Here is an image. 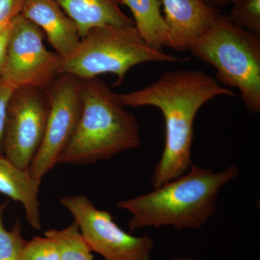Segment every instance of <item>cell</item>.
<instances>
[{
	"label": "cell",
	"mask_w": 260,
	"mask_h": 260,
	"mask_svg": "<svg viewBox=\"0 0 260 260\" xmlns=\"http://www.w3.org/2000/svg\"><path fill=\"white\" fill-rule=\"evenodd\" d=\"M21 260H60V256L53 239L37 237L25 243Z\"/></svg>",
	"instance_id": "cell-18"
},
{
	"label": "cell",
	"mask_w": 260,
	"mask_h": 260,
	"mask_svg": "<svg viewBox=\"0 0 260 260\" xmlns=\"http://www.w3.org/2000/svg\"><path fill=\"white\" fill-rule=\"evenodd\" d=\"M81 99L79 122L58 164H94L140 146L136 117L107 83L81 80Z\"/></svg>",
	"instance_id": "cell-3"
},
{
	"label": "cell",
	"mask_w": 260,
	"mask_h": 260,
	"mask_svg": "<svg viewBox=\"0 0 260 260\" xmlns=\"http://www.w3.org/2000/svg\"><path fill=\"white\" fill-rule=\"evenodd\" d=\"M239 174L235 165L215 173L192 164L177 179L147 194L119 202L116 207L132 214L128 223L132 231L162 226L199 229L217 213L221 188Z\"/></svg>",
	"instance_id": "cell-2"
},
{
	"label": "cell",
	"mask_w": 260,
	"mask_h": 260,
	"mask_svg": "<svg viewBox=\"0 0 260 260\" xmlns=\"http://www.w3.org/2000/svg\"><path fill=\"white\" fill-rule=\"evenodd\" d=\"M167 260H198V259H194V258H192V257H175V258H172V259H167Z\"/></svg>",
	"instance_id": "cell-23"
},
{
	"label": "cell",
	"mask_w": 260,
	"mask_h": 260,
	"mask_svg": "<svg viewBox=\"0 0 260 260\" xmlns=\"http://www.w3.org/2000/svg\"><path fill=\"white\" fill-rule=\"evenodd\" d=\"M12 20L0 26V70L3 68L7 51H8V44H9L10 34L12 31Z\"/></svg>",
	"instance_id": "cell-21"
},
{
	"label": "cell",
	"mask_w": 260,
	"mask_h": 260,
	"mask_svg": "<svg viewBox=\"0 0 260 260\" xmlns=\"http://www.w3.org/2000/svg\"><path fill=\"white\" fill-rule=\"evenodd\" d=\"M183 59L152 49L140 37L135 25H104L93 28L82 38L79 47L62 59L59 75H73L80 80L93 79L110 73L116 85L136 65L150 61L175 63Z\"/></svg>",
	"instance_id": "cell-5"
},
{
	"label": "cell",
	"mask_w": 260,
	"mask_h": 260,
	"mask_svg": "<svg viewBox=\"0 0 260 260\" xmlns=\"http://www.w3.org/2000/svg\"><path fill=\"white\" fill-rule=\"evenodd\" d=\"M230 21L260 37V0H235L232 3Z\"/></svg>",
	"instance_id": "cell-17"
},
{
	"label": "cell",
	"mask_w": 260,
	"mask_h": 260,
	"mask_svg": "<svg viewBox=\"0 0 260 260\" xmlns=\"http://www.w3.org/2000/svg\"><path fill=\"white\" fill-rule=\"evenodd\" d=\"M44 32L19 14L12 20L8 51L0 78L13 90L48 88L59 75L62 58L47 50Z\"/></svg>",
	"instance_id": "cell-6"
},
{
	"label": "cell",
	"mask_w": 260,
	"mask_h": 260,
	"mask_svg": "<svg viewBox=\"0 0 260 260\" xmlns=\"http://www.w3.org/2000/svg\"><path fill=\"white\" fill-rule=\"evenodd\" d=\"M24 0H0V26L20 14Z\"/></svg>",
	"instance_id": "cell-20"
},
{
	"label": "cell",
	"mask_w": 260,
	"mask_h": 260,
	"mask_svg": "<svg viewBox=\"0 0 260 260\" xmlns=\"http://www.w3.org/2000/svg\"><path fill=\"white\" fill-rule=\"evenodd\" d=\"M189 51L215 68L224 86L240 91L249 112H260V37L234 25L222 13Z\"/></svg>",
	"instance_id": "cell-4"
},
{
	"label": "cell",
	"mask_w": 260,
	"mask_h": 260,
	"mask_svg": "<svg viewBox=\"0 0 260 260\" xmlns=\"http://www.w3.org/2000/svg\"><path fill=\"white\" fill-rule=\"evenodd\" d=\"M44 236L55 242L60 260H94L91 249L75 221L61 230H48Z\"/></svg>",
	"instance_id": "cell-15"
},
{
	"label": "cell",
	"mask_w": 260,
	"mask_h": 260,
	"mask_svg": "<svg viewBox=\"0 0 260 260\" xmlns=\"http://www.w3.org/2000/svg\"><path fill=\"white\" fill-rule=\"evenodd\" d=\"M20 14L42 30L62 59L73 55L79 47L78 27L56 0H24Z\"/></svg>",
	"instance_id": "cell-11"
},
{
	"label": "cell",
	"mask_w": 260,
	"mask_h": 260,
	"mask_svg": "<svg viewBox=\"0 0 260 260\" xmlns=\"http://www.w3.org/2000/svg\"><path fill=\"white\" fill-rule=\"evenodd\" d=\"M41 181L32 178L28 170L0 155V193L23 205L27 221L35 229L42 228L39 200Z\"/></svg>",
	"instance_id": "cell-13"
},
{
	"label": "cell",
	"mask_w": 260,
	"mask_h": 260,
	"mask_svg": "<svg viewBox=\"0 0 260 260\" xmlns=\"http://www.w3.org/2000/svg\"><path fill=\"white\" fill-rule=\"evenodd\" d=\"M203 2L212 8L221 10L229 4H232L235 0H203Z\"/></svg>",
	"instance_id": "cell-22"
},
{
	"label": "cell",
	"mask_w": 260,
	"mask_h": 260,
	"mask_svg": "<svg viewBox=\"0 0 260 260\" xmlns=\"http://www.w3.org/2000/svg\"><path fill=\"white\" fill-rule=\"evenodd\" d=\"M49 114L42 89L25 88L12 93L5 119L2 150L10 161L28 170L42 145Z\"/></svg>",
	"instance_id": "cell-9"
},
{
	"label": "cell",
	"mask_w": 260,
	"mask_h": 260,
	"mask_svg": "<svg viewBox=\"0 0 260 260\" xmlns=\"http://www.w3.org/2000/svg\"><path fill=\"white\" fill-rule=\"evenodd\" d=\"M60 203L73 215L91 251L104 260H151V237L126 232L115 223L112 214L98 209L85 195L65 197Z\"/></svg>",
	"instance_id": "cell-7"
},
{
	"label": "cell",
	"mask_w": 260,
	"mask_h": 260,
	"mask_svg": "<svg viewBox=\"0 0 260 260\" xmlns=\"http://www.w3.org/2000/svg\"><path fill=\"white\" fill-rule=\"evenodd\" d=\"M161 3L169 28L167 47L179 51H189L223 13L203 0H161Z\"/></svg>",
	"instance_id": "cell-10"
},
{
	"label": "cell",
	"mask_w": 260,
	"mask_h": 260,
	"mask_svg": "<svg viewBox=\"0 0 260 260\" xmlns=\"http://www.w3.org/2000/svg\"><path fill=\"white\" fill-rule=\"evenodd\" d=\"M118 95L125 107H153L164 116V150L150 179L156 189L185 174L192 165L194 123L200 109L215 97L236 93L204 72L179 70L164 73L145 88Z\"/></svg>",
	"instance_id": "cell-1"
},
{
	"label": "cell",
	"mask_w": 260,
	"mask_h": 260,
	"mask_svg": "<svg viewBox=\"0 0 260 260\" xmlns=\"http://www.w3.org/2000/svg\"><path fill=\"white\" fill-rule=\"evenodd\" d=\"M8 202L0 204V260H21L25 241L22 237V226L20 220L12 228L5 229L3 224V213Z\"/></svg>",
	"instance_id": "cell-16"
},
{
	"label": "cell",
	"mask_w": 260,
	"mask_h": 260,
	"mask_svg": "<svg viewBox=\"0 0 260 260\" xmlns=\"http://www.w3.org/2000/svg\"><path fill=\"white\" fill-rule=\"evenodd\" d=\"M48 88L49 114L45 133L28 169L31 177L39 181L58 164L74 135L82 112L81 80L61 74Z\"/></svg>",
	"instance_id": "cell-8"
},
{
	"label": "cell",
	"mask_w": 260,
	"mask_h": 260,
	"mask_svg": "<svg viewBox=\"0 0 260 260\" xmlns=\"http://www.w3.org/2000/svg\"><path fill=\"white\" fill-rule=\"evenodd\" d=\"M74 21L80 38L104 25L133 26V19L124 14L118 0H56Z\"/></svg>",
	"instance_id": "cell-12"
},
{
	"label": "cell",
	"mask_w": 260,
	"mask_h": 260,
	"mask_svg": "<svg viewBox=\"0 0 260 260\" xmlns=\"http://www.w3.org/2000/svg\"><path fill=\"white\" fill-rule=\"evenodd\" d=\"M13 91L14 90L10 88L0 78V155H3V150H2V142H3V133H4L7 109Z\"/></svg>",
	"instance_id": "cell-19"
},
{
	"label": "cell",
	"mask_w": 260,
	"mask_h": 260,
	"mask_svg": "<svg viewBox=\"0 0 260 260\" xmlns=\"http://www.w3.org/2000/svg\"><path fill=\"white\" fill-rule=\"evenodd\" d=\"M127 7L135 28L149 47L159 51L167 47L169 28L161 14V0H118Z\"/></svg>",
	"instance_id": "cell-14"
}]
</instances>
